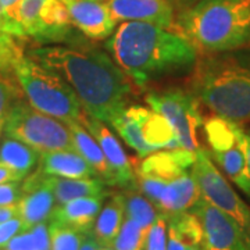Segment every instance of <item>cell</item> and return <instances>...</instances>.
<instances>
[{"label": "cell", "instance_id": "1", "mask_svg": "<svg viewBox=\"0 0 250 250\" xmlns=\"http://www.w3.org/2000/svg\"><path fill=\"white\" fill-rule=\"evenodd\" d=\"M28 57L57 72L86 114L113 124L128 106L131 83L113 57L92 45H49L31 49Z\"/></svg>", "mask_w": 250, "mask_h": 250}, {"label": "cell", "instance_id": "2", "mask_svg": "<svg viewBox=\"0 0 250 250\" xmlns=\"http://www.w3.org/2000/svg\"><path fill=\"white\" fill-rule=\"evenodd\" d=\"M106 50L139 88L154 78L193 67L196 49L178 31L147 22L125 21L106 41Z\"/></svg>", "mask_w": 250, "mask_h": 250}, {"label": "cell", "instance_id": "3", "mask_svg": "<svg viewBox=\"0 0 250 250\" xmlns=\"http://www.w3.org/2000/svg\"><path fill=\"white\" fill-rule=\"evenodd\" d=\"M188 86L214 116L238 125L250 121V46L197 56Z\"/></svg>", "mask_w": 250, "mask_h": 250}, {"label": "cell", "instance_id": "4", "mask_svg": "<svg viewBox=\"0 0 250 250\" xmlns=\"http://www.w3.org/2000/svg\"><path fill=\"white\" fill-rule=\"evenodd\" d=\"M175 31L199 56L249 47L250 0H197L182 9Z\"/></svg>", "mask_w": 250, "mask_h": 250}, {"label": "cell", "instance_id": "5", "mask_svg": "<svg viewBox=\"0 0 250 250\" xmlns=\"http://www.w3.org/2000/svg\"><path fill=\"white\" fill-rule=\"evenodd\" d=\"M14 74L29 106L64 124L80 121V100L57 72L22 54L14 64Z\"/></svg>", "mask_w": 250, "mask_h": 250}, {"label": "cell", "instance_id": "6", "mask_svg": "<svg viewBox=\"0 0 250 250\" xmlns=\"http://www.w3.org/2000/svg\"><path fill=\"white\" fill-rule=\"evenodd\" d=\"M3 132L9 138L27 143L39 153L75 150L68 125L38 111L21 99L10 110Z\"/></svg>", "mask_w": 250, "mask_h": 250}, {"label": "cell", "instance_id": "7", "mask_svg": "<svg viewBox=\"0 0 250 250\" xmlns=\"http://www.w3.org/2000/svg\"><path fill=\"white\" fill-rule=\"evenodd\" d=\"M210 157L243 193L250 197V167L241 125L211 117L203 124Z\"/></svg>", "mask_w": 250, "mask_h": 250}, {"label": "cell", "instance_id": "8", "mask_svg": "<svg viewBox=\"0 0 250 250\" xmlns=\"http://www.w3.org/2000/svg\"><path fill=\"white\" fill-rule=\"evenodd\" d=\"M145 100L154 111L167 118L181 149L195 153L200 149L199 129L203 126L205 120L199 110V100L190 90L170 88L149 92Z\"/></svg>", "mask_w": 250, "mask_h": 250}, {"label": "cell", "instance_id": "9", "mask_svg": "<svg viewBox=\"0 0 250 250\" xmlns=\"http://www.w3.org/2000/svg\"><path fill=\"white\" fill-rule=\"evenodd\" d=\"M190 171L202 197L239 224L250 246V207L235 192L223 172L215 167L207 150L202 147L196 150Z\"/></svg>", "mask_w": 250, "mask_h": 250}, {"label": "cell", "instance_id": "10", "mask_svg": "<svg viewBox=\"0 0 250 250\" xmlns=\"http://www.w3.org/2000/svg\"><path fill=\"white\" fill-rule=\"evenodd\" d=\"M190 211L202 225L205 250H250L239 224L206 199L200 197Z\"/></svg>", "mask_w": 250, "mask_h": 250}, {"label": "cell", "instance_id": "11", "mask_svg": "<svg viewBox=\"0 0 250 250\" xmlns=\"http://www.w3.org/2000/svg\"><path fill=\"white\" fill-rule=\"evenodd\" d=\"M80 123L89 131V134L100 145L114 174L116 187L135 188L136 175H135L134 167L129 161V157L126 156L124 147L117 141L116 135L108 129L104 123L99 121L95 117H90L83 111L80 117Z\"/></svg>", "mask_w": 250, "mask_h": 250}, {"label": "cell", "instance_id": "12", "mask_svg": "<svg viewBox=\"0 0 250 250\" xmlns=\"http://www.w3.org/2000/svg\"><path fill=\"white\" fill-rule=\"evenodd\" d=\"M74 28L88 39H107L116 29L117 22L111 17L103 0H64Z\"/></svg>", "mask_w": 250, "mask_h": 250}, {"label": "cell", "instance_id": "13", "mask_svg": "<svg viewBox=\"0 0 250 250\" xmlns=\"http://www.w3.org/2000/svg\"><path fill=\"white\" fill-rule=\"evenodd\" d=\"M104 3L116 22L139 21L166 29L175 27L170 0H106Z\"/></svg>", "mask_w": 250, "mask_h": 250}, {"label": "cell", "instance_id": "14", "mask_svg": "<svg viewBox=\"0 0 250 250\" xmlns=\"http://www.w3.org/2000/svg\"><path fill=\"white\" fill-rule=\"evenodd\" d=\"M17 206L18 217L28 229L35 224L43 223L50 218L56 200L53 192L34 174L22 182V196L17 202Z\"/></svg>", "mask_w": 250, "mask_h": 250}, {"label": "cell", "instance_id": "15", "mask_svg": "<svg viewBox=\"0 0 250 250\" xmlns=\"http://www.w3.org/2000/svg\"><path fill=\"white\" fill-rule=\"evenodd\" d=\"M104 197L106 195L78 197L64 205H56L49 221H56L71 227L81 232H92L93 224L103 206Z\"/></svg>", "mask_w": 250, "mask_h": 250}, {"label": "cell", "instance_id": "16", "mask_svg": "<svg viewBox=\"0 0 250 250\" xmlns=\"http://www.w3.org/2000/svg\"><path fill=\"white\" fill-rule=\"evenodd\" d=\"M38 179L53 192L56 205H64L70 200L85 196H103L107 195L104 190V182L99 177L90 178H64L56 175H47L36 172Z\"/></svg>", "mask_w": 250, "mask_h": 250}, {"label": "cell", "instance_id": "17", "mask_svg": "<svg viewBox=\"0 0 250 250\" xmlns=\"http://www.w3.org/2000/svg\"><path fill=\"white\" fill-rule=\"evenodd\" d=\"M167 250H205L202 225L192 211L167 217Z\"/></svg>", "mask_w": 250, "mask_h": 250}, {"label": "cell", "instance_id": "18", "mask_svg": "<svg viewBox=\"0 0 250 250\" xmlns=\"http://www.w3.org/2000/svg\"><path fill=\"white\" fill-rule=\"evenodd\" d=\"M67 125L71 131L75 152L80 153L81 156L89 163V166L95 170L96 175L106 185H116L114 174L98 141L89 134V131L81 124L80 121H74Z\"/></svg>", "mask_w": 250, "mask_h": 250}, {"label": "cell", "instance_id": "19", "mask_svg": "<svg viewBox=\"0 0 250 250\" xmlns=\"http://www.w3.org/2000/svg\"><path fill=\"white\" fill-rule=\"evenodd\" d=\"M41 171L47 175L64 178H90L98 177L80 153L75 150H56L41 153Z\"/></svg>", "mask_w": 250, "mask_h": 250}, {"label": "cell", "instance_id": "20", "mask_svg": "<svg viewBox=\"0 0 250 250\" xmlns=\"http://www.w3.org/2000/svg\"><path fill=\"white\" fill-rule=\"evenodd\" d=\"M136 111L143 139L154 152L161 149H181L175 132L166 117L142 106H136Z\"/></svg>", "mask_w": 250, "mask_h": 250}, {"label": "cell", "instance_id": "21", "mask_svg": "<svg viewBox=\"0 0 250 250\" xmlns=\"http://www.w3.org/2000/svg\"><path fill=\"white\" fill-rule=\"evenodd\" d=\"M125 220L124 199L121 193H114L102 206L98 217L95 220L92 233L102 245L110 248L113 241L116 239L117 233Z\"/></svg>", "mask_w": 250, "mask_h": 250}, {"label": "cell", "instance_id": "22", "mask_svg": "<svg viewBox=\"0 0 250 250\" xmlns=\"http://www.w3.org/2000/svg\"><path fill=\"white\" fill-rule=\"evenodd\" d=\"M41 159V153L27 143L6 136L0 145V166L22 175L31 172Z\"/></svg>", "mask_w": 250, "mask_h": 250}, {"label": "cell", "instance_id": "23", "mask_svg": "<svg viewBox=\"0 0 250 250\" xmlns=\"http://www.w3.org/2000/svg\"><path fill=\"white\" fill-rule=\"evenodd\" d=\"M111 125L116 128L117 132L121 135V138L128 143L129 147L134 149L141 159L149 156L150 153H154V150L143 139L139 118H138V111H136V104L126 106L124 111L117 117Z\"/></svg>", "mask_w": 250, "mask_h": 250}, {"label": "cell", "instance_id": "24", "mask_svg": "<svg viewBox=\"0 0 250 250\" xmlns=\"http://www.w3.org/2000/svg\"><path fill=\"white\" fill-rule=\"evenodd\" d=\"M121 195L124 199L125 217L134 220L135 223L149 231L159 215L154 205L139 190H136V188H125Z\"/></svg>", "mask_w": 250, "mask_h": 250}, {"label": "cell", "instance_id": "25", "mask_svg": "<svg viewBox=\"0 0 250 250\" xmlns=\"http://www.w3.org/2000/svg\"><path fill=\"white\" fill-rule=\"evenodd\" d=\"M147 232L134 220L125 217L124 223L111 243V250H145Z\"/></svg>", "mask_w": 250, "mask_h": 250}, {"label": "cell", "instance_id": "26", "mask_svg": "<svg viewBox=\"0 0 250 250\" xmlns=\"http://www.w3.org/2000/svg\"><path fill=\"white\" fill-rule=\"evenodd\" d=\"M52 250H80L86 233L56 221L47 224Z\"/></svg>", "mask_w": 250, "mask_h": 250}, {"label": "cell", "instance_id": "27", "mask_svg": "<svg viewBox=\"0 0 250 250\" xmlns=\"http://www.w3.org/2000/svg\"><path fill=\"white\" fill-rule=\"evenodd\" d=\"M20 89L11 81L4 78V74H0V134L4 129L10 110L20 100Z\"/></svg>", "mask_w": 250, "mask_h": 250}, {"label": "cell", "instance_id": "28", "mask_svg": "<svg viewBox=\"0 0 250 250\" xmlns=\"http://www.w3.org/2000/svg\"><path fill=\"white\" fill-rule=\"evenodd\" d=\"M145 250H167V217L161 213L147 232Z\"/></svg>", "mask_w": 250, "mask_h": 250}, {"label": "cell", "instance_id": "29", "mask_svg": "<svg viewBox=\"0 0 250 250\" xmlns=\"http://www.w3.org/2000/svg\"><path fill=\"white\" fill-rule=\"evenodd\" d=\"M0 250H36L35 238L32 231L28 228L17 233L13 239H10L7 245H4Z\"/></svg>", "mask_w": 250, "mask_h": 250}, {"label": "cell", "instance_id": "30", "mask_svg": "<svg viewBox=\"0 0 250 250\" xmlns=\"http://www.w3.org/2000/svg\"><path fill=\"white\" fill-rule=\"evenodd\" d=\"M22 196V184L17 182H4L0 184V206L14 205Z\"/></svg>", "mask_w": 250, "mask_h": 250}, {"label": "cell", "instance_id": "31", "mask_svg": "<svg viewBox=\"0 0 250 250\" xmlns=\"http://www.w3.org/2000/svg\"><path fill=\"white\" fill-rule=\"evenodd\" d=\"M27 229L24 223L21 221L20 217L16 218H11L9 221H4V223H0V249L9 243L10 239H13L17 233L21 231Z\"/></svg>", "mask_w": 250, "mask_h": 250}, {"label": "cell", "instance_id": "32", "mask_svg": "<svg viewBox=\"0 0 250 250\" xmlns=\"http://www.w3.org/2000/svg\"><path fill=\"white\" fill-rule=\"evenodd\" d=\"M29 229L34 233L36 250H52V246H50V236H49V229H47V221L35 224Z\"/></svg>", "mask_w": 250, "mask_h": 250}, {"label": "cell", "instance_id": "33", "mask_svg": "<svg viewBox=\"0 0 250 250\" xmlns=\"http://www.w3.org/2000/svg\"><path fill=\"white\" fill-rule=\"evenodd\" d=\"M22 56L21 49L18 50H1L0 49V74L14 72V64Z\"/></svg>", "mask_w": 250, "mask_h": 250}, {"label": "cell", "instance_id": "34", "mask_svg": "<svg viewBox=\"0 0 250 250\" xmlns=\"http://www.w3.org/2000/svg\"><path fill=\"white\" fill-rule=\"evenodd\" d=\"M0 49L1 50H18L20 47L14 41V36H11L3 27V20L0 16Z\"/></svg>", "mask_w": 250, "mask_h": 250}, {"label": "cell", "instance_id": "35", "mask_svg": "<svg viewBox=\"0 0 250 250\" xmlns=\"http://www.w3.org/2000/svg\"><path fill=\"white\" fill-rule=\"evenodd\" d=\"M80 250H111V248H107V246L102 245V243L93 236V233L89 232L86 233L85 239H83L82 245H81Z\"/></svg>", "mask_w": 250, "mask_h": 250}, {"label": "cell", "instance_id": "36", "mask_svg": "<svg viewBox=\"0 0 250 250\" xmlns=\"http://www.w3.org/2000/svg\"><path fill=\"white\" fill-rule=\"evenodd\" d=\"M18 217V206L17 203L14 205L0 206V223L9 221L11 218Z\"/></svg>", "mask_w": 250, "mask_h": 250}, {"label": "cell", "instance_id": "37", "mask_svg": "<svg viewBox=\"0 0 250 250\" xmlns=\"http://www.w3.org/2000/svg\"><path fill=\"white\" fill-rule=\"evenodd\" d=\"M24 177L20 175L14 171L9 170L3 166H0V184H4V182H17V181H22Z\"/></svg>", "mask_w": 250, "mask_h": 250}, {"label": "cell", "instance_id": "38", "mask_svg": "<svg viewBox=\"0 0 250 250\" xmlns=\"http://www.w3.org/2000/svg\"><path fill=\"white\" fill-rule=\"evenodd\" d=\"M243 141H245V149H246V156L250 167V131H243Z\"/></svg>", "mask_w": 250, "mask_h": 250}, {"label": "cell", "instance_id": "39", "mask_svg": "<svg viewBox=\"0 0 250 250\" xmlns=\"http://www.w3.org/2000/svg\"><path fill=\"white\" fill-rule=\"evenodd\" d=\"M18 0H0V14L4 11L6 9L11 7L13 4H16Z\"/></svg>", "mask_w": 250, "mask_h": 250}, {"label": "cell", "instance_id": "40", "mask_svg": "<svg viewBox=\"0 0 250 250\" xmlns=\"http://www.w3.org/2000/svg\"><path fill=\"white\" fill-rule=\"evenodd\" d=\"M177 1L182 9H187L189 6H192L193 3H196L197 0H177Z\"/></svg>", "mask_w": 250, "mask_h": 250}]
</instances>
